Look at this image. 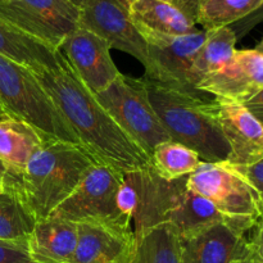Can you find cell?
Masks as SVG:
<instances>
[{
    "label": "cell",
    "instance_id": "1",
    "mask_svg": "<svg viewBox=\"0 0 263 263\" xmlns=\"http://www.w3.org/2000/svg\"><path fill=\"white\" fill-rule=\"evenodd\" d=\"M33 74L71 126L82 148L97 163L125 175L151 166L148 154L118 126L82 84L59 49L55 66Z\"/></svg>",
    "mask_w": 263,
    "mask_h": 263
},
{
    "label": "cell",
    "instance_id": "2",
    "mask_svg": "<svg viewBox=\"0 0 263 263\" xmlns=\"http://www.w3.org/2000/svg\"><path fill=\"white\" fill-rule=\"evenodd\" d=\"M125 176L138 194V207L133 218L134 231L167 223L182 236L215 222H230L210 200L187 189V176L166 181L151 166Z\"/></svg>",
    "mask_w": 263,
    "mask_h": 263
},
{
    "label": "cell",
    "instance_id": "3",
    "mask_svg": "<svg viewBox=\"0 0 263 263\" xmlns=\"http://www.w3.org/2000/svg\"><path fill=\"white\" fill-rule=\"evenodd\" d=\"M95 163L80 145L57 139L43 141L18 176L23 199L36 221L49 217Z\"/></svg>",
    "mask_w": 263,
    "mask_h": 263
},
{
    "label": "cell",
    "instance_id": "4",
    "mask_svg": "<svg viewBox=\"0 0 263 263\" xmlns=\"http://www.w3.org/2000/svg\"><path fill=\"white\" fill-rule=\"evenodd\" d=\"M143 79L152 105L172 141L194 151L202 162L228 161L230 149L207 94H192Z\"/></svg>",
    "mask_w": 263,
    "mask_h": 263
},
{
    "label": "cell",
    "instance_id": "5",
    "mask_svg": "<svg viewBox=\"0 0 263 263\" xmlns=\"http://www.w3.org/2000/svg\"><path fill=\"white\" fill-rule=\"evenodd\" d=\"M0 104L8 117L30 125L44 141L57 139L81 146L33 72L3 55H0Z\"/></svg>",
    "mask_w": 263,
    "mask_h": 263
},
{
    "label": "cell",
    "instance_id": "6",
    "mask_svg": "<svg viewBox=\"0 0 263 263\" xmlns=\"http://www.w3.org/2000/svg\"><path fill=\"white\" fill-rule=\"evenodd\" d=\"M187 189L210 200L236 229L248 233L262 216L261 203L253 187L226 162H202L186 177Z\"/></svg>",
    "mask_w": 263,
    "mask_h": 263
},
{
    "label": "cell",
    "instance_id": "7",
    "mask_svg": "<svg viewBox=\"0 0 263 263\" xmlns=\"http://www.w3.org/2000/svg\"><path fill=\"white\" fill-rule=\"evenodd\" d=\"M94 95L149 158L156 146L171 140L152 105L143 77L135 79L121 73L107 89Z\"/></svg>",
    "mask_w": 263,
    "mask_h": 263
},
{
    "label": "cell",
    "instance_id": "8",
    "mask_svg": "<svg viewBox=\"0 0 263 263\" xmlns=\"http://www.w3.org/2000/svg\"><path fill=\"white\" fill-rule=\"evenodd\" d=\"M123 180L122 172L95 163L76 190L50 216L74 223H103L133 230V222L126 220L117 208L118 190Z\"/></svg>",
    "mask_w": 263,
    "mask_h": 263
},
{
    "label": "cell",
    "instance_id": "9",
    "mask_svg": "<svg viewBox=\"0 0 263 263\" xmlns=\"http://www.w3.org/2000/svg\"><path fill=\"white\" fill-rule=\"evenodd\" d=\"M0 18L58 50L79 28L80 8L69 0H0Z\"/></svg>",
    "mask_w": 263,
    "mask_h": 263
},
{
    "label": "cell",
    "instance_id": "10",
    "mask_svg": "<svg viewBox=\"0 0 263 263\" xmlns=\"http://www.w3.org/2000/svg\"><path fill=\"white\" fill-rule=\"evenodd\" d=\"M143 37L148 45L149 61L145 79L181 91L203 94L193 86L190 71L198 50L204 43V30L182 36L146 35Z\"/></svg>",
    "mask_w": 263,
    "mask_h": 263
},
{
    "label": "cell",
    "instance_id": "11",
    "mask_svg": "<svg viewBox=\"0 0 263 263\" xmlns=\"http://www.w3.org/2000/svg\"><path fill=\"white\" fill-rule=\"evenodd\" d=\"M79 26L104 39L110 49L130 54L144 68L148 67L146 41L131 22L121 0H89L80 8Z\"/></svg>",
    "mask_w": 263,
    "mask_h": 263
},
{
    "label": "cell",
    "instance_id": "12",
    "mask_svg": "<svg viewBox=\"0 0 263 263\" xmlns=\"http://www.w3.org/2000/svg\"><path fill=\"white\" fill-rule=\"evenodd\" d=\"M59 50L92 94L107 89L121 74L110 55L109 44L80 26L64 39Z\"/></svg>",
    "mask_w": 263,
    "mask_h": 263
},
{
    "label": "cell",
    "instance_id": "13",
    "mask_svg": "<svg viewBox=\"0 0 263 263\" xmlns=\"http://www.w3.org/2000/svg\"><path fill=\"white\" fill-rule=\"evenodd\" d=\"M212 110L228 143L226 163L247 167L263 158V126L243 103L215 98Z\"/></svg>",
    "mask_w": 263,
    "mask_h": 263
},
{
    "label": "cell",
    "instance_id": "14",
    "mask_svg": "<svg viewBox=\"0 0 263 263\" xmlns=\"http://www.w3.org/2000/svg\"><path fill=\"white\" fill-rule=\"evenodd\" d=\"M182 263H234L252 253L247 234L228 221L179 236Z\"/></svg>",
    "mask_w": 263,
    "mask_h": 263
},
{
    "label": "cell",
    "instance_id": "15",
    "mask_svg": "<svg viewBox=\"0 0 263 263\" xmlns=\"http://www.w3.org/2000/svg\"><path fill=\"white\" fill-rule=\"evenodd\" d=\"M197 89L215 98L246 103L263 89V54L256 49L236 50L226 66L205 76Z\"/></svg>",
    "mask_w": 263,
    "mask_h": 263
},
{
    "label": "cell",
    "instance_id": "16",
    "mask_svg": "<svg viewBox=\"0 0 263 263\" xmlns=\"http://www.w3.org/2000/svg\"><path fill=\"white\" fill-rule=\"evenodd\" d=\"M134 241V230L77 223V244L71 263H126L130 261Z\"/></svg>",
    "mask_w": 263,
    "mask_h": 263
},
{
    "label": "cell",
    "instance_id": "17",
    "mask_svg": "<svg viewBox=\"0 0 263 263\" xmlns=\"http://www.w3.org/2000/svg\"><path fill=\"white\" fill-rule=\"evenodd\" d=\"M77 244V223L57 217L37 221L26 240L35 263H71Z\"/></svg>",
    "mask_w": 263,
    "mask_h": 263
},
{
    "label": "cell",
    "instance_id": "18",
    "mask_svg": "<svg viewBox=\"0 0 263 263\" xmlns=\"http://www.w3.org/2000/svg\"><path fill=\"white\" fill-rule=\"evenodd\" d=\"M128 15L141 36H182L197 32L195 21L176 4L163 0H135Z\"/></svg>",
    "mask_w": 263,
    "mask_h": 263
},
{
    "label": "cell",
    "instance_id": "19",
    "mask_svg": "<svg viewBox=\"0 0 263 263\" xmlns=\"http://www.w3.org/2000/svg\"><path fill=\"white\" fill-rule=\"evenodd\" d=\"M0 55L32 72L50 68L57 63V50L26 35L0 18Z\"/></svg>",
    "mask_w": 263,
    "mask_h": 263
},
{
    "label": "cell",
    "instance_id": "20",
    "mask_svg": "<svg viewBox=\"0 0 263 263\" xmlns=\"http://www.w3.org/2000/svg\"><path fill=\"white\" fill-rule=\"evenodd\" d=\"M43 141L37 131L27 123L9 117L0 120V161L12 175H22Z\"/></svg>",
    "mask_w": 263,
    "mask_h": 263
},
{
    "label": "cell",
    "instance_id": "21",
    "mask_svg": "<svg viewBox=\"0 0 263 263\" xmlns=\"http://www.w3.org/2000/svg\"><path fill=\"white\" fill-rule=\"evenodd\" d=\"M128 263H182L179 234L167 223L134 231Z\"/></svg>",
    "mask_w": 263,
    "mask_h": 263
},
{
    "label": "cell",
    "instance_id": "22",
    "mask_svg": "<svg viewBox=\"0 0 263 263\" xmlns=\"http://www.w3.org/2000/svg\"><path fill=\"white\" fill-rule=\"evenodd\" d=\"M36 222L22 197L18 176L9 172L7 187L0 192V240L26 243Z\"/></svg>",
    "mask_w": 263,
    "mask_h": 263
},
{
    "label": "cell",
    "instance_id": "23",
    "mask_svg": "<svg viewBox=\"0 0 263 263\" xmlns=\"http://www.w3.org/2000/svg\"><path fill=\"white\" fill-rule=\"evenodd\" d=\"M236 41L238 39L229 26L205 31L204 43L198 50L190 71V80L195 89L205 76L221 69L233 59Z\"/></svg>",
    "mask_w": 263,
    "mask_h": 263
},
{
    "label": "cell",
    "instance_id": "24",
    "mask_svg": "<svg viewBox=\"0 0 263 263\" xmlns=\"http://www.w3.org/2000/svg\"><path fill=\"white\" fill-rule=\"evenodd\" d=\"M202 163L197 153L182 144L170 140L159 144L151 154V167L166 181L189 176Z\"/></svg>",
    "mask_w": 263,
    "mask_h": 263
},
{
    "label": "cell",
    "instance_id": "25",
    "mask_svg": "<svg viewBox=\"0 0 263 263\" xmlns=\"http://www.w3.org/2000/svg\"><path fill=\"white\" fill-rule=\"evenodd\" d=\"M263 0H199L195 23L204 31L228 27L256 12Z\"/></svg>",
    "mask_w": 263,
    "mask_h": 263
},
{
    "label": "cell",
    "instance_id": "26",
    "mask_svg": "<svg viewBox=\"0 0 263 263\" xmlns=\"http://www.w3.org/2000/svg\"><path fill=\"white\" fill-rule=\"evenodd\" d=\"M136 207H138V194H136V190L133 186V184L125 176V180H123L122 185L118 190L117 208L126 220L133 222Z\"/></svg>",
    "mask_w": 263,
    "mask_h": 263
},
{
    "label": "cell",
    "instance_id": "27",
    "mask_svg": "<svg viewBox=\"0 0 263 263\" xmlns=\"http://www.w3.org/2000/svg\"><path fill=\"white\" fill-rule=\"evenodd\" d=\"M0 263H35L27 252L26 243L0 240Z\"/></svg>",
    "mask_w": 263,
    "mask_h": 263
},
{
    "label": "cell",
    "instance_id": "28",
    "mask_svg": "<svg viewBox=\"0 0 263 263\" xmlns=\"http://www.w3.org/2000/svg\"><path fill=\"white\" fill-rule=\"evenodd\" d=\"M233 167V166H231ZM244 179L248 181V184L253 187L261 203L262 215H263V158L256 163L247 167H234Z\"/></svg>",
    "mask_w": 263,
    "mask_h": 263
},
{
    "label": "cell",
    "instance_id": "29",
    "mask_svg": "<svg viewBox=\"0 0 263 263\" xmlns=\"http://www.w3.org/2000/svg\"><path fill=\"white\" fill-rule=\"evenodd\" d=\"M261 22H263V3H262L261 7L256 10V12H253L252 14H249L248 17L243 18V20L239 21V22L229 26V27H231V30L234 31L236 39H238V40H240V39H243L244 36L248 35V33L251 32V31L253 30L257 25H259Z\"/></svg>",
    "mask_w": 263,
    "mask_h": 263
},
{
    "label": "cell",
    "instance_id": "30",
    "mask_svg": "<svg viewBox=\"0 0 263 263\" xmlns=\"http://www.w3.org/2000/svg\"><path fill=\"white\" fill-rule=\"evenodd\" d=\"M243 104L263 126V89L259 90L257 94H254L251 99H248Z\"/></svg>",
    "mask_w": 263,
    "mask_h": 263
},
{
    "label": "cell",
    "instance_id": "31",
    "mask_svg": "<svg viewBox=\"0 0 263 263\" xmlns=\"http://www.w3.org/2000/svg\"><path fill=\"white\" fill-rule=\"evenodd\" d=\"M252 231H253V234L249 238V240H251V244L257 256L263 261V215L259 217L258 222Z\"/></svg>",
    "mask_w": 263,
    "mask_h": 263
},
{
    "label": "cell",
    "instance_id": "32",
    "mask_svg": "<svg viewBox=\"0 0 263 263\" xmlns=\"http://www.w3.org/2000/svg\"><path fill=\"white\" fill-rule=\"evenodd\" d=\"M172 2L195 21V14H197L198 2L199 0H172Z\"/></svg>",
    "mask_w": 263,
    "mask_h": 263
},
{
    "label": "cell",
    "instance_id": "33",
    "mask_svg": "<svg viewBox=\"0 0 263 263\" xmlns=\"http://www.w3.org/2000/svg\"><path fill=\"white\" fill-rule=\"evenodd\" d=\"M8 180H9V171H8L7 166L0 161V192L7 187Z\"/></svg>",
    "mask_w": 263,
    "mask_h": 263
},
{
    "label": "cell",
    "instance_id": "34",
    "mask_svg": "<svg viewBox=\"0 0 263 263\" xmlns=\"http://www.w3.org/2000/svg\"><path fill=\"white\" fill-rule=\"evenodd\" d=\"M261 258H259L258 256H257V253L254 252V249L252 251V253H249L248 256L244 257V258L239 259V261L234 262V263H261Z\"/></svg>",
    "mask_w": 263,
    "mask_h": 263
},
{
    "label": "cell",
    "instance_id": "35",
    "mask_svg": "<svg viewBox=\"0 0 263 263\" xmlns=\"http://www.w3.org/2000/svg\"><path fill=\"white\" fill-rule=\"evenodd\" d=\"M69 2H71L72 4H74V5H76V7L81 8L82 5H84V4H86V3L89 2V0H69Z\"/></svg>",
    "mask_w": 263,
    "mask_h": 263
},
{
    "label": "cell",
    "instance_id": "36",
    "mask_svg": "<svg viewBox=\"0 0 263 263\" xmlns=\"http://www.w3.org/2000/svg\"><path fill=\"white\" fill-rule=\"evenodd\" d=\"M254 49H256V50H258L259 53L263 54V37L261 39V41H259V43L257 44V46Z\"/></svg>",
    "mask_w": 263,
    "mask_h": 263
},
{
    "label": "cell",
    "instance_id": "37",
    "mask_svg": "<svg viewBox=\"0 0 263 263\" xmlns=\"http://www.w3.org/2000/svg\"><path fill=\"white\" fill-rule=\"evenodd\" d=\"M121 2H122L123 4L126 5V8H127L128 5H130L131 3H134V2H135V0H121ZM163 2H170V3H174V2H172V0H163Z\"/></svg>",
    "mask_w": 263,
    "mask_h": 263
},
{
    "label": "cell",
    "instance_id": "38",
    "mask_svg": "<svg viewBox=\"0 0 263 263\" xmlns=\"http://www.w3.org/2000/svg\"><path fill=\"white\" fill-rule=\"evenodd\" d=\"M4 118H8V116L5 115L4 109H3L2 104H0V120H4Z\"/></svg>",
    "mask_w": 263,
    "mask_h": 263
},
{
    "label": "cell",
    "instance_id": "39",
    "mask_svg": "<svg viewBox=\"0 0 263 263\" xmlns=\"http://www.w3.org/2000/svg\"><path fill=\"white\" fill-rule=\"evenodd\" d=\"M261 261H262V259H261ZM261 263H263V261H262V262H261Z\"/></svg>",
    "mask_w": 263,
    "mask_h": 263
},
{
    "label": "cell",
    "instance_id": "40",
    "mask_svg": "<svg viewBox=\"0 0 263 263\" xmlns=\"http://www.w3.org/2000/svg\"><path fill=\"white\" fill-rule=\"evenodd\" d=\"M128 262H130V261H128ZM128 262H126V263H128Z\"/></svg>",
    "mask_w": 263,
    "mask_h": 263
}]
</instances>
